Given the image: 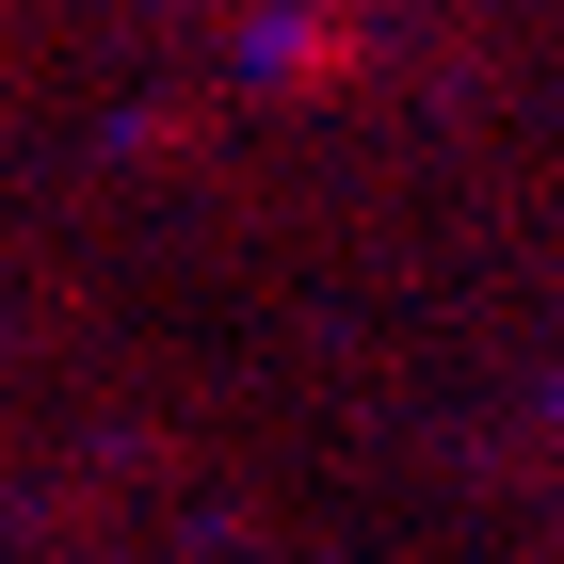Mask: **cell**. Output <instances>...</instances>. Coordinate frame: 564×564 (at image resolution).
Returning a JSON list of instances; mask_svg holds the SVG:
<instances>
[{"mask_svg": "<svg viewBox=\"0 0 564 564\" xmlns=\"http://www.w3.org/2000/svg\"><path fill=\"white\" fill-rule=\"evenodd\" d=\"M259 65L274 82H355V17H259Z\"/></svg>", "mask_w": 564, "mask_h": 564, "instance_id": "obj_1", "label": "cell"}]
</instances>
